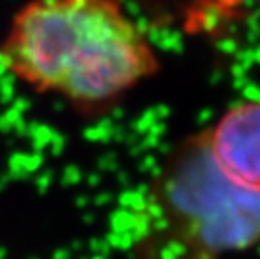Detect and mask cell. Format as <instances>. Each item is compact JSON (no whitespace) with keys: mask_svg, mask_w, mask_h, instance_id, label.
<instances>
[{"mask_svg":"<svg viewBox=\"0 0 260 259\" xmlns=\"http://www.w3.org/2000/svg\"><path fill=\"white\" fill-rule=\"evenodd\" d=\"M208 145L226 177L260 192V101L230 108L208 131Z\"/></svg>","mask_w":260,"mask_h":259,"instance_id":"obj_3","label":"cell"},{"mask_svg":"<svg viewBox=\"0 0 260 259\" xmlns=\"http://www.w3.org/2000/svg\"><path fill=\"white\" fill-rule=\"evenodd\" d=\"M0 68L96 117L153 78L159 56L126 0H25L0 39Z\"/></svg>","mask_w":260,"mask_h":259,"instance_id":"obj_1","label":"cell"},{"mask_svg":"<svg viewBox=\"0 0 260 259\" xmlns=\"http://www.w3.org/2000/svg\"><path fill=\"white\" fill-rule=\"evenodd\" d=\"M260 242V192L220 170L208 131L173 148L135 217V259H222Z\"/></svg>","mask_w":260,"mask_h":259,"instance_id":"obj_2","label":"cell"}]
</instances>
